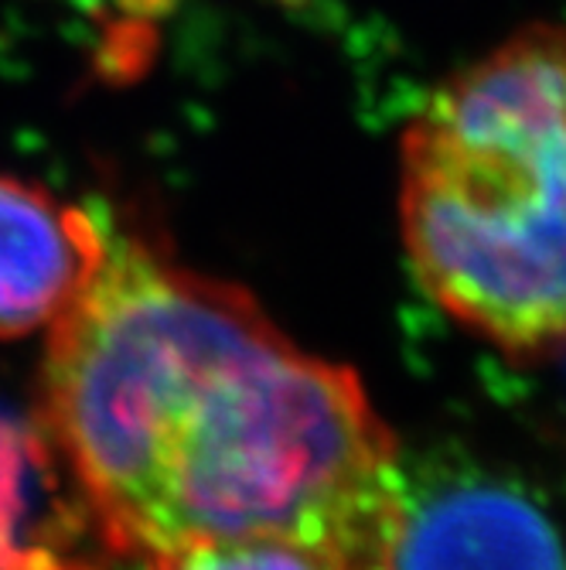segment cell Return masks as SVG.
<instances>
[{
	"instance_id": "7a4b0ae2",
	"label": "cell",
	"mask_w": 566,
	"mask_h": 570,
	"mask_svg": "<svg viewBox=\"0 0 566 570\" xmlns=\"http://www.w3.org/2000/svg\"><path fill=\"white\" fill-rule=\"evenodd\" d=\"M409 271L508 355L566 345V24H526L434 86L399 137Z\"/></svg>"
},
{
	"instance_id": "6da1fadb",
	"label": "cell",
	"mask_w": 566,
	"mask_h": 570,
	"mask_svg": "<svg viewBox=\"0 0 566 570\" xmlns=\"http://www.w3.org/2000/svg\"><path fill=\"white\" fill-rule=\"evenodd\" d=\"M44 421L117 550L284 537L338 570L389 563L406 454L363 380L133 239L51 325Z\"/></svg>"
},
{
	"instance_id": "3957f363",
	"label": "cell",
	"mask_w": 566,
	"mask_h": 570,
	"mask_svg": "<svg viewBox=\"0 0 566 570\" xmlns=\"http://www.w3.org/2000/svg\"><path fill=\"white\" fill-rule=\"evenodd\" d=\"M386 570H566V527L519 475L460 448L403 461Z\"/></svg>"
},
{
	"instance_id": "8992f818",
	"label": "cell",
	"mask_w": 566,
	"mask_h": 570,
	"mask_svg": "<svg viewBox=\"0 0 566 570\" xmlns=\"http://www.w3.org/2000/svg\"><path fill=\"white\" fill-rule=\"evenodd\" d=\"M147 570H338L318 550L284 537L198 540L143 560Z\"/></svg>"
},
{
	"instance_id": "5b68a950",
	"label": "cell",
	"mask_w": 566,
	"mask_h": 570,
	"mask_svg": "<svg viewBox=\"0 0 566 570\" xmlns=\"http://www.w3.org/2000/svg\"><path fill=\"white\" fill-rule=\"evenodd\" d=\"M41 469L38 438L0 406V570H86L38 543L34 495Z\"/></svg>"
},
{
	"instance_id": "277c9868",
	"label": "cell",
	"mask_w": 566,
	"mask_h": 570,
	"mask_svg": "<svg viewBox=\"0 0 566 570\" xmlns=\"http://www.w3.org/2000/svg\"><path fill=\"white\" fill-rule=\"evenodd\" d=\"M89 213L0 175V338L56 325L107 261Z\"/></svg>"
}]
</instances>
